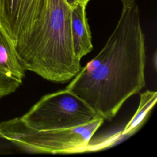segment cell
<instances>
[{
  "instance_id": "1",
  "label": "cell",
  "mask_w": 157,
  "mask_h": 157,
  "mask_svg": "<svg viewBox=\"0 0 157 157\" xmlns=\"http://www.w3.org/2000/svg\"><path fill=\"white\" fill-rule=\"evenodd\" d=\"M145 39L136 2L123 6L118 21L101 50L66 88L101 118L111 120L124 102L145 87Z\"/></svg>"
},
{
  "instance_id": "2",
  "label": "cell",
  "mask_w": 157,
  "mask_h": 157,
  "mask_svg": "<svg viewBox=\"0 0 157 157\" xmlns=\"http://www.w3.org/2000/svg\"><path fill=\"white\" fill-rule=\"evenodd\" d=\"M71 12L66 0H46L36 21L14 44L26 71L60 83L78 74L81 65L72 44Z\"/></svg>"
},
{
  "instance_id": "3",
  "label": "cell",
  "mask_w": 157,
  "mask_h": 157,
  "mask_svg": "<svg viewBox=\"0 0 157 157\" xmlns=\"http://www.w3.org/2000/svg\"><path fill=\"white\" fill-rule=\"evenodd\" d=\"M103 122L102 118L98 117L75 128L36 130L17 117L0 123V138L31 153H79L87 150L91 137Z\"/></svg>"
},
{
  "instance_id": "4",
  "label": "cell",
  "mask_w": 157,
  "mask_h": 157,
  "mask_svg": "<svg viewBox=\"0 0 157 157\" xmlns=\"http://www.w3.org/2000/svg\"><path fill=\"white\" fill-rule=\"evenodd\" d=\"M98 117L83 99L65 88L42 96L20 118L33 129L49 130L75 128Z\"/></svg>"
},
{
  "instance_id": "5",
  "label": "cell",
  "mask_w": 157,
  "mask_h": 157,
  "mask_svg": "<svg viewBox=\"0 0 157 157\" xmlns=\"http://www.w3.org/2000/svg\"><path fill=\"white\" fill-rule=\"evenodd\" d=\"M46 0H0V22L13 44L39 17Z\"/></svg>"
},
{
  "instance_id": "6",
  "label": "cell",
  "mask_w": 157,
  "mask_h": 157,
  "mask_svg": "<svg viewBox=\"0 0 157 157\" xmlns=\"http://www.w3.org/2000/svg\"><path fill=\"white\" fill-rule=\"evenodd\" d=\"M25 71L13 41L0 22V99L20 87Z\"/></svg>"
},
{
  "instance_id": "7",
  "label": "cell",
  "mask_w": 157,
  "mask_h": 157,
  "mask_svg": "<svg viewBox=\"0 0 157 157\" xmlns=\"http://www.w3.org/2000/svg\"><path fill=\"white\" fill-rule=\"evenodd\" d=\"M86 6L77 3L71 12V34L75 55L79 59L93 49L91 34L86 16Z\"/></svg>"
},
{
  "instance_id": "8",
  "label": "cell",
  "mask_w": 157,
  "mask_h": 157,
  "mask_svg": "<svg viewBox=\"0 0 157 157\" xmlns=\"http://www.w3.org/2000/svg\"><path fill=\"white\" fill-rule=\"evenodd\" d=\"M157 92L146 90L140 94L139 105L135 114L126 125L121 134L124 137H129L134 134L145 122L148 115L156 104Z\"/></svg>"
},
{
  "instance_id": "9",
  "label": "cell",
  "mask_w": 157,
  "mask_h": 157,
  "mask_svg": "<svg viewBox=\"0 0 157 157\" xmlns=\"http://www.w3.org/2000/svg\"><path fill=\"white\" fill-rule=\"evenodd\" d=\"M66 1L71 8H73L77 4V0H66Z\"/></svg>"
},
{
  "instance_id": "10",
  "label": "cell",
  "mask_w": 157,
  "mask_h": 157,
  "mask_svg": "<svg viewBox=\"0 0 157 157\" xmlns=\"http://www.w3.org/2000/svg\"><path fill=\"white\" fill-rule=\"evenodd\" d=\"M90 1V0H77V3H80V4H82L83 5H85V6L87 5V4L88 3V2Z\"/></svg>"
},
{
  "instance_id": "11",
  "label": "cell",
  "mask_w": 157,
  "mask_h": 157,
  "mask_svg": "<svg viewBox=\"0 0 157 157\" xmlns=\"http://www.w3.org/2000/svg\"><path fill=\"white\" fill-rule=\"evenodd\" d=\"M154 61H155L154 65H155V67L156 68V53H155V55H154Z\"/></svg>"
}]
</instances>
